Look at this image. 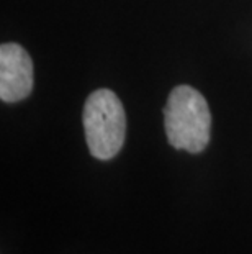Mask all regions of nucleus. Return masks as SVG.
Returning a JSON list of instances; mask_svg holds the SVG:
<instances>
[{
    "label": "nucleus",
    "mask_w": 252,
    "mask_h": 254,
    "mask_svg": "<svg viewBox=\"0 0 252 254\" xmlns=\"http://www.w3.org/2000/svg\"><path fill=\"white\" fill-rule=\"evenodd\" d=\"M169 143L175 149L202 153L210 143L211 113L200 92L190 85H179L170 92L164 109Z\"/></svg>",
    "instance_id": "1"
},
{
    "label": "nucleus",
    "mask_w": 252,
    "mask_h": 254,
    "mask_svg": "<svg viewBox=\"0 0 252 254\" xmlns=\"http://www.w3.org/2000/svg\"><path fill=\"white\" fill-rule=\"evenodd\" d=\"M33 90V63L25 48L17 43L0 46V99L18 102Z\"/></svg>",
    "instance_id": "3"
},
{
    "label": "nucleus",
    "mask_w": 252,
    "mask_h": 254,
    "mask_svg": "<svg viewBox=\"0 0 252 254\" xmlns=\"http://www.w3.org/2000/svg\"><path fill=\"white\" fill-rule=\"evenodd\" d=\"M82 120L90 154L101 161L115 158L126 136L125 109L115 92H92L84 105Z\"/></svg>",
    "instance_id": "2"
}]
</instances>
